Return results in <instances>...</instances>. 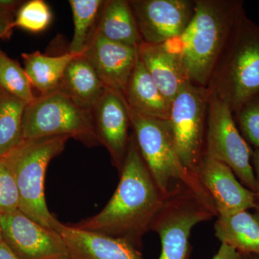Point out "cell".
<instances>
[{"label": "cell", "instance_id": "cell-25", "mask_svg": "<svg viewBox=\"0 0 259 259\" xmlns=\"http://www.w3.org/2000/svg\"><path fill=\"white\" fill-rule=\"evenodd\" d=\"M52 20V13L42 0H32L24 4L13 20V28L18 27L32 32L46 30Z\"/></svg>", "mask_w": 259, "mask_h": 259}, {"label": "cell", "instance_id": "cell-28", "mask_svg": "<svg viewBox=\"0 0 259 259\" xmlns=\"http://www.w3.org/2000/svg\"><path fill=\"white\" fill-rule=\"evenodd\" d=\"M212 259H242V255L232 247L221 243L218 253Z\"/></svg>", "mask_w": 259, "mask_h": 259}, {"label": "cell", "instance_id": "cell-17", "mask_svg": "<svg viewBox=\"0 0 259 259\" xmlns=\"http://www.w3.org/2000/svg\"><path fill=\"white\" fill-rule=\"evenodd\" d=\"M214 235L223 244L242 254L259 255V215L248 210L220 216L214 225Z\"/></svg>", "mask_w": 259, "mask_h": 259}, {"label": "cell", "instance_id": "cell-27", "mask_svg": "<svg viewBox=\"0 0 259 259\" xmlns=\"http://www.w3.org/2000/svg\"><path fill=\"white\" fill-rule=\"evenodd\" d=\"M12 8L0 5V39L6 36L13 29V20L10 13Z\"/></svg>", "mask_w": 259, "mask_h": 259}, {"label": "cell", "instance_id": "cell-22", "mask_svg": "<svg viewBox=\"0 0 259 259\" xmlns=\"http://www.w3.org/2000/svg\"><path fill=\"white\" fill-rule=\"evenodd\" d=\"M104 0H70L74 30L68 52L74 55L83 54L93 36Z\"/></svg>", "mask_w": 259, "mask_h": 259}, {"label": "cell", "instance_id": "cell-13", "mask_svg": "<svg viewBox=\"0 0 259 259\" xmlns=\"http://www.w3.org/2000/svg\"><path fill=\"white\" fill-rule=\"evenodd\" d=\"M83 55L104 86L123 93L139 60V49L107 40L95 31Z\"/></svg>", "mask_w": 259, "mask_h": 259}, {"label": "cell", "instance_id": "cell-5", "mask_svg": "<svg viewBox=\"0 0 259 259\" xmlns=\"http://www.w3.org/2000/svg\"><path fill=\"white\" fill-rule=\"evenodd\" d=\"M126 107L140 154L160 190L167 195L180 182L214 207L197 177L181 162L166 121L140 113L127 103Z\"/></svg>", "mask_w": 259, "mask_h": 259}, {"label": "cell", "instance_id": "cell-24", "mask_svg": "<svg viewBox=\"0 0 259 259\" xmlns=\"http://www.w3.org/2000/svg\"><path fill=\"white\" fill-rule=\"evenodd\" d=\"M233 117L246 142L253 150L259 149V93L244 102Z\"/></svg>", "mask_w": 259, "mask_h": 259}, {"label": "cell", "instance_id": "cell-3", "mask_svg": "<svg viewBox=\"0 0 259 259\" xmlns=\"http://www.w3.org/2000/svg\"><path fill=\"white\" fill-rule=\"evenodd\" d=\"M205 88L226 102L233 114L259 93V26L245 11L235 24Z\"/></svg>", "mask_w": 259, "mask_h": 259}, {"label": "cell", "instance_id": "cell-14", "mask_svg": "<svg viewBox=\"0 0 259 259\" xmlns=\"http://www.w3.org/2000/svg\"><path fill=\"white\" fill-rule=\"evenodd\" d=\"M56 231L62 238L70 259H145L139 248L122 238L61 222Z\"/></svg>", "mask_w": 259, "mask_h": 259}, {"label": "cell", "instance_id": "cell-15", "mask_svg": "<svg viewBox=\"0 0 259 259\" xmlns=\"http://www.w3.org/2000/svg\"><path fill=\"white\" fill-rule=\"evenodd\" d=\"M140 60L170 104L187 82L178 59L162 46L143 42L139 48Z\"/></svg>", "mask_w": 259, "mask_h": 259}, {"label": "cell", "instance_id": "cell-11", "mask_svg": "<svg viewBox=\"0 0 259 259\" xmlns=\"http://www.w3.org/2000/svg\"><path fill=\"white\" fill-rule=\"evenodd\" d=\"M99 142L111 156L114 166L122 171L128 151L131 121L122 94L105 88L92 108Z\"/></svg>", "mask_w": 259, "mask_h": 259}, {"label": "cell", "instance_id": "cell-19", "mask_svg": "<svg viewBox=\"0 0 259 259\" xmlns=\"http://www.w3.org/2000/svg\"><path fill=\"white\" fill-rule=\"evenodd\" d=\"M96 32L107 40L138 48L143 40L128 0H107L97 21Z\"/></svg>", "mask_w": 259, "mask_h": 259}, {"label": "cell", "instance_id": "cell-9", "mask_svg": "<svg viewBox=\"0 0 259 259\" xmlns=\"http://www.w3.org/2000/svg\"><path fill=\"white\" fill-rule=\"evenodd\" d=\"M143 42L161 44L188 28L195 12L190 0H128Z\"/></svg>", "mask_w": 259, "mask_h": 259}, {"label": "cell", "instance_id": "cell-18", "mask_svg": "<svg viewBox=\"0 0 259 259\" xmlns=\"http://www.w3.org/2000/svg\"><path fill=\"white\" fill-rule=\"evenodd\" d=\"M105 88L93 65L81 54L68 65L58 90L92 110Z\"/></svg>", "mask_w": 259, "mask_h": 259}, {"label": "cell", "instance_id": "cell-30", "mask_svg": "<svg viewBox=\"0 0 259 259\" xmlns=\"http://www.w3.org/2000/svg\"><path fill=\"white\" fill-rule=\"evenodd\" d=\"M0 259H22L4 241L0 244Z\"/></svg>", "mask_w": 259, "mask_h": 259}, {"label": "cell", "instance_id": "cell-8", "mask_svg": "<svg viewBox=\"0 0 259 259\" xmlns=\"http://www.w3.org/2000/svg\"><path fill=\"white\" fill-rule=\"evenodd\" d=\"M252 153L253 148L240 133L230 107L209 95L204 156L230 167L242 185L255 194L258 185L252 166Z\"/></svg>", "mask_w": 259, "mask_h": 259}, {"label": "cell", "instance_id": "cell-4", "mask_svg": "<svg viewBox=\"0 0 259 259\" xmlns=\"http://www.w3.org/2000/svg\"><path fill=\"white\" fill-rule=\"evenodd\" d=\"M67 136L23 140L6 157L20 194L19 209L32 221L56 231L59 221L51 214L45 197L46 174L53 158L64 151Z\"/></svg>", "mask_w": 259, "mask_h": 259}, {"label": "cell", "instance_id": "cell-32", "mask_svg": "<svg viewBox=\"0 0 259 259\" xmlns=\"http://www.w3.org/2000/svg\"><path fill=\"white\" fill-rule=\"evenodd\" d=\"M3 241H4V240H3V233H2L1 226H0V244H1Z\"/></svg>", "mask_w": 259, "mask_h": 259}, {"label": "cell", "instance_id": "cell-29", "mask_svg": "<svg viewBox=\"0 0 259 259\" xmlns=\"http://www.w3.org/2000/svg\"><path fill=\"white\" fill-rule=\"evenodd\" d=\"M252 166L256 178L258 190L255 193V212L259 215V149L253 150L251 158Z\"/></svg>", "mask_w": 259, "mask_h": 259}, {"label": "cell", "instance_id": "cell-20", "mask_svg": "<svg viewBox=\"0 0 259 259\" xmlns=\"http://www.w3.org/2000/svg\"><path fill=\"white\" fill-rule=\"evenodd\" d=\"M74 54L67 52L63 55L51 56L41 53L23 54L24 69L32 88L40 95H46L59 90L68 65Z\"/></svg>", "mask_w": 259, "mask_h": 259}, {"label": "cell", "instance_id": "cell-6", "mask_svg": "<svg viewBox=\"0 0 259 259\" xmlns=\"http://www.w3.org/2000/svg\"><path fill=\"white\" fill-rule=\"evenodd\" d=\"M53 136H67L88 147L100 145L92 110L59 90L35 97L24 111V140Z\"/></svg>", "mask_w": 259, "mask_h": 259}, {"label": "cell", "instance_id": "cell-12", "mask_svg": "<svg viewBox=\"0 0 259 259\" xmlns=\"http://www.w3.org/2000/svg\"><path fill=\"white\" fill-rule=\"evenodd\" d=\"M194 175L212 201L218 217L255 209L254 192L242 185L222 162L204 156Z\"/></svg>", "mask_w": 259, "mask_h": 259}, {"label": "cell", "instance_id": "cell-21", "mask_svg": "<svg viewBox=\"0 0 259 259\" xmlns=\"http://www.w3.org/2000/svg\"><path fill=\"white\" fill-rule=\"evenodd\" d=\"M26 105L0 90V158L6 157L23 141Z\"/></svg>", "mask_w": 259, "mask_h": 259}, {"label": "cell", "instance_id": "cell-23", "mask_svg": "<svg viewBox=\"0 0 259 259\" xmlns=\"http://www.w3.org/2000/svg\"><path fill=\"white\" fill-rule=\"evenodd\" d=\"M0 90L28 105L35 99L24 68L0 50Z\"/></svg>", "mask_w": 259, "mask_h": 259}, {"label": "cell", "instance_id": "cell-10", "mask_svg": "<svg viewBox=\"0 0 259 259\" xmlns=\"http://www.w3.org/2000/svg\"><path fill=\"white\" fill-rule=\"evenodd\" d=\"M3 240L22 259H70L62 238L20 209L0 214Z\"/></svg>", "mask_w": 259, "mask_h": 259}, {"label": "cell", "instance_id": "cell-16", "mask_svg": "<svg viewBox=\"0 0 259 259\" xmlns=\"http://www.w3.org/2000/svg\"><path fill=\"white\" fill-rule=\"evenodd\" d=\"M130 107L145 115L167 120L170 105L139 60L122 94Z\"/></svg>", "mask_w": 259, "mask_h": 259}, {"label": "cell", "instance_id": "cell-31", "mask_svg": "<svg viewBox=\"0 0 259 259\" xmlns=\"http://www.w3.org/2000/svg\"><path fill=\"white\" fill-rule=\"evenodd\" d=\"M242 259H259V255L242 254Z\"/></svg>", "mask_w": 259, "mask_h": 259}, {"label": "cell", "instance_id": "cell-1", "mask_svg": "<svg viewBox=\"0 0 259 259\" xmlns=\"http://www.w3.org/2000/svg\"><path fill=\"white\" fill-rule=\"evenodd\" d=\"M166 197L148 171L131 133L120 182L113 195L101 212L72 226L122 238L139 248L145 235L151 231Z\"/></svg>", "mask_w": 259, "mask_h": 259}, {"label": "cell", "instance_id": "cell-7", "mask_svg": "<svg viewBox=\"0 0 259 259\" xmlns=\"http://www.w3.org/2000/svg\"><path fill=\"white\" fill-rule=\"evenodd\" d=\"M209 94L187 82L170 105L167 125L184 166L194 175L205 148Z\"/></svg>", "mask_w": 259, "mask_h": 259}, {"label": "cell", "instance_id": "cell-2", "mask_svg": "<svg viewBox=\"0 0 259 259\" xmlns=\"http://www.w3.org/2000/svg\"><path fill=\"white\" fill-rule=\"evenodd\" d=\"M244 11L240 0H196L188 28L161 44L178 59L187 82L206 88L235 24Z\"/></svg>", "mask_w": 259, "mask_h": 259}, {"label": "cell", "instance_id": "cell-26", "mask_svg": "<svg viewBox=\"0 0 259 259\" xmlns=\"http://www.w3.org/2000/svg\"><path fill=\"white\" fill-rule=\"evenodd\" d=\"M20 194L14 174L5 158H0V214L19 209Z\"/></svg>", "mask_w": 259, "mask_h": 259}]
</instances>
